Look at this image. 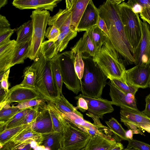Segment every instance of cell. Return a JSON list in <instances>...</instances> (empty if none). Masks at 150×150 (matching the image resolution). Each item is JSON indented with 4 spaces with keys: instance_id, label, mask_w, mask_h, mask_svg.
Returning <instances> with one entry per match:
<instances>
[{
    "instance_id": "44",
    "label": "cell",
    "mask_w": 150,
    "mask_h": 150,
    "mask_svg": "<svg viewBox=\"0 0 150 150\" xmlns=\"http://www.w3.org/2000/svg\"><path fill=\"white\" fill-rule=\"evenodd\" d=\"M32 141L33 140H28L18 144H14L9 142L11 143V150H33L30 144Z\"/></svg>"
},
{
    "instance_id": "26",
    "label": "cell",
    "mask_w": 150,
    "mask_h": 150,
    "mask_svg": "<svg viewBox=\"0 0 150 150\" xmlns=\"http://www.w3.org/2000/svg\"><path fill=\"white\" fill-rule=\"evenodd\" d=\"M15 30V29H14ZM17 32V44L28 40H31L33 34V25L32 20L24 23L19 27L15 29Z\"/></svg>"
},
{
    "instance_id": "19",
    "label": "cell",
    "mask_w": 150,
    "mask_h": 150,
    "mask_svg": "<svg viewBox=\"0 0 150 150\" xmlns=\"http://www.w3.org/2000/svg\"><path fill=\"white\" fill-rule=\"evenodd\" d=\"M16 44V41L13 40L0 46V72L10 68Z\"/></svg>"
},
{
    "instance_id": "62",
    "label": "cell",
    "mask_w": 150,
    "mask_h": 150,
    "mask_svg": "<svg viewBox=\"0 0 150 150\" xmlns=\"http://www.w3.org/2000/svg\"><path fill=\"white\" fill-rule=\"evenodd\" d=\"M123 150H137L136 149L134 148H131L127 147L126 148Z\"/></svg>"
},
{
    "instance_id": "34",
    "label": "cell",
    "mask_w": 150,
    "mask_h": 150,
    "mask_svg": "<svg viewBox=\"0 0 150 150\" xmlns=\"http://www.w3.org/2000/svg\"><path fill=\"white\" fill-rule=\"evenodd\" d=\"M105 122L118 139L120 140H129L126 137V131L115 119L112 117L108 121H106Z\"/></svg>"
},
{
    "instance_id": "43",
    "label": "cell",
    "mask_w": 150,
    "mask_h": 150,
    "mask_svg": "<svg viewBox=\"0 0 150 150\" xmlns=\"http://www.w3.org/2000/svg\"><path fill=\"white\" fill-rule=\"evenodd\" d=\"M15 30L11 28L0 32V46L6 43L11 40L10 38Z\"/></svg>"
},
{
    "instance_id": "36",
    "label": "cell",
    "mask_w": 150,
    "mask_h": 150,
    "mask_svg": "<svg viewBox=\"0 0 150 150\" xmlns=\"http://www.w3.org/2000/svg\"><path fill=\"white\" fill-rule=\"evenodd\" d=\"M40 54L49 59H52L58 53L56 50L55 42L46 40L41 46Z\"/></svg>"
},
{
    "instance_id": "54",
    "label": "cell",
    "mask_w": 150,
    "mask_h": 150,
    "mask_svg": "<svg viewBox=\"0 0 150 150\" xmlns=\"http://www.w3.org/2000/svg\"><path fill=\"white\" fill-rule=\"evenodd\" d=\"M123 146L122 144L120 142H117L109 150H123Z\"/></svg>"
},
{
    "instance_id": "5",
    "label": "cell",
    "mask_w": 150,
    "mask_h": 150,
    "mask_svg": "<svg viewBox=\"0 0 150 150\" xmlns=\"http://www.w3.org/2000/svg\"><path fill=\"white\" fill-rule=\"evenodd\" d=\"M71 7L60 9L55 15L50 16L48 24L58 28L60 33L55 41L57 52H61L67 47L69 41L76 37L77 32L71 25Z\"/></svg>"
},
{
    "instance_id": "47",
    "label": "cell",
    "mask_w": 150,
    "mask_h": 150,
    "mask_svg": "<svg viewBox=\"0 0 150 150\" xmlns=\"http://www.w3.org/2000/svg\"><path fill=\"white\" fill-rule=\"evenodd\" d=\"M124 124L129 129L132 130L133 134H139L145 136L142 132V130L138 125L131 122H126Z\"/></svg>"
},
{
    "instance_id": "9",
    "label": "cell",
    "mask_w": 150,
    "mask_h": 150,
    "mask_svg": "<svg viewBox=\"0 0 150 150\" xmlns=\"http://www.w3.org/2000/svg\"><path fill=\"white\" fill-rule=\"evenodd\" d=\"M59 59L63 83L69 90L77 95L81 91L80 81L75 71V57L71 51L59 54Z\"/></svg>"
},
{
    "instance_id": "45",
    "label": "cell",
    "mask_w": 150,
    "mask_h": 150,
    "mask_svg": "<svg viewBox=\"0 0 150 150\" xmlns=\"http://www.w3.org/2000/svg\"><path fill=\"white\" fill-rule=\"evenodd\" d=\"M10 72V69L6 71L1 78L0 79V87L4 89L7 92L9 91V84L8 82V78Z\"/></svg>"
},
{
    "instance_id": "11",
    "label": "cell",
    "mask_w": 150,
    "mask_h": 150,
    "mask_svg": "<svg viewBox=\"0 0 150 150\" xmlns=\"http://www.w3.org/2000/svg\"><path fill=\"white\" fill-rule=\"evenodd\" d=\"M142 38L133 55L135 66H146L150 65V23L142 21L139 17Z\"/></svg>"
},
{
    "instance_id": "28",
    "label": "cell",
    "mask_w": 150,
    "mask_h": 150,
    "mask_svg": "<svg viewBox=\"0 0 150 150\" xmlns=\"http://www.w3.org/2000/svg\"><path fill=\"white\" fill-rule=\"evenodd\" d=\"M47 107L51 117L54 132L62 133L64 123L59 113L57 108L50 100L47 102Z\"/></svg>"
},
{
    "instance_id": "2",
    "label": "cell",
    "mask_w": 150,
    "mask_h": 150,
    "mask_svg": "<svg viewBox=\"0 0 150 150\" xmlns=\"http://www.w3.org/2000/svg\"><path fill=\"white\" fill-rule=\"evenodd\" d=\"M84 70L80 80L81 91L83 95L101 98L108 78L91 57L82 55Z\"/></svg>"
},
{
    "instance_id": "63",
    "label": "cell",
    "mask_w": 150,
    "mask_h": 150,
    "mask_svg": "<svg viewBox=\"0 0 150 150\" xmlns=\"http://www.w3.org/2000/svg\"><path fill=\"white\" fill-rule=\"evenodd\" d=\"M43 150H51L50 148H48L45 147V149Z\"/></svg>"
},
{
    "instance_id": "12",
    "label": "cell",
    "mask_w": 150,
    "mask_h": 150,
    "mask_svg": "<svg viewBox=\"0 0 150 150\" xmlns=\"http://www.w3.org/2000/svg\"><path fill=\"white\" fill-rule=\"evenodd\" d=\"M123 77L129 84L138 88L149 87L150 65L146 66L136 65L126 70Z\"/></svg>"
},
{
    "instance_id": "30",
    "label": "cell",
    "mask_w": 150,
    "mask_h": 150,
    "mask_svg": "<svg viewBox=\"0 0 150 150\" xmlns=\"http://www.w3.org/2000/svg\"><path fill=\"white\" fill-rule=\"evenodd\" d=\"M42 134L43 140L40 145L48 148L51 150H57L60 148L62 133L53 132Z\"/></svg>"
},
{
    "instance_id": "29",
    "label": "cell",
    "mask_w": 150,
    "mask_h": 150,
    "mask_svg": "<svg viewBox=\"0 0 150 150\" xmlns=\"http://www.w3.org/2000/svg\"><path fill=\"white\" fill-rule=\"evenodd\" d=\"M50 60L52 76L57 88L58 96H59L62 94V89L63 83L59 66V54L50 59Z\"/></svg>"
},
{
    "instance_id": "64",
    "label": "cell",
    "mask_w": 150,
    "mask_h": 150,
    "mask_svg": "<svg viewBox=\"0 0 150 150\" xmlns=\"http://www.w3.org/2000/svg\"><path fill=\"white\" fill-rule=\"evenodd\" d=\"M149 87L150 88V82H149Z\"/></svg>"
},
{
    "instance_id": "10",
    "label": "cell",
    "mask_w": 150,
    "mask_h": 150,
    "mask_svg": "<svg viewBox=\"0 0 150 150\" xmlns=\"http://www.w3.org/2000/svg\"><path fill=\"white\" fill-rule=\"evenodd\" d=\"M82 97L87 102L88 109L86 115L91 117L93 120L94 124L98 126L103 125L99 118L103 119L104 114L112 112L114 110L112 106L111 101L101 98H94L86 96L80 94L75 97L76 100Z\"/></svg>"
},
{
    "instance_id": "60",
    "label": "cell",
    "mask_w": 150,
    "mask_h": 150,
    "mask_svg": "<svg viewBox=\"0 0 150 150\" xmlns=\"http://www.w3.org/2000/svg\"><path fill=\"white\" fill-rule=\"evenodd\" d=\"M30 145L32 148L33 149L37 146L39 145L37 142L34 141H32L30 143Z\"/></svg>"
},
{
    "instance_id": "16",
    "label": "cell",
    "mask_w": 150,
    "mask_h": 150,
    "mask_svg": "<svg viewBox=\"0 0 150 150\" xmlns=\"http://www.w3.org/2000/svg\"><path fill=\"white\" fill-rule=\"evenodd\" d=\"M99 15L98 8L95 6L92 0H89L77 27V32L86 31L97 25Z\"/></svg>"
},
{
    "instance_id": "38",
    "label": "cell",
    "mask_w": 150,
    "mask_h": 150,
    "mask_svg": "<svg viewBox=\"0 0 150 150\" xmlns=\"http://www.w3.org/2000/svg\"><path fill=\"white\" fill-rule=\"evenodd\" d=\"M48 100L45 98L31 99L18 103L15 106L20 110H22L37 105H45L47 103Z\"/></svg>"
},
{
    "instance_id": "52",
    "label": "cell",
    "mask_w": 150,
    "mask_h": 150,
    "mask_svg": "<svg viewBox=\"0 0 150 150\" xmlns=\"http://www.w3.org/2000/svg\"><path fill=\"white\" fill-rule=\"evenodd\" d=\"M145 100L146 103L145 108L142 112L150 118V93L146 97Z\"/></svg>"
},
{
    "instance_id": "61",
    "label": "cell",
    "mask_w": 150,
    "mask_h": 150,
    "mask_svg": "<svg viewBox=\"0 0 150 150\" xmlns=\"http://www.w3.org/2000/svg\"><path fill=\"white\" fill-rule=\"evenodd\" d=\"M45 148V146L42 145H38L33 150H43Z\"/></svg>"
},
{
    "instance_id": "33",
    "label": "cell",
    "mask_w": 150,
    "mask_h": 150,
    "mask_svg": "<svg viewBox=\"0 0 150 150\" xmlns=\"http://www.w3.org/2000/svg\"><path fill=\"white\" fill-rule=\"evenodd\" d=\"M29 124L4 129L0 132V148L8 143L11 139L20 131L27 127Z\"/></svg>"
},
{
    "instance_id": "51",
    "label": "cell",
    "mask_w": 150,
    "mask_h": 150,
    "mask_svg": "<svg viewBox=\"0 0 150 150\" xmlns=\"http://www.w3.org/2000/svg\"><path fill=\"white\" fill-rule=\"evenodd\" d=\"M97 25L108 36L109 33L106 23L103 18L99 15L98 17Z\"/></svg>"
},
{
    "instance_id": "32",
    "label": "cell",
    "mask_w": 150,
    "mask_h": 150,
    "mask_svg": "<svg viewBox=\"0 0 150 150\" xmlns=\"http://www.w3.org/2000/svg\"><path fill=\"white\" fill-rule=\"evenodd\" d=\"M21 110L15 106H10L9 104L0 108V131L3 130L5 124Z\"/></svg>"
},
{
    "instance_id": "18",
    "label": "cell",
    "mask_w": 150,
    "mask_h": 150,
    "mask_svg": "<svg viewBox=\"0 0 150 150\" xmlns=\"http://www.w3.org/2000/svg\"><path fill=\"white\" fill-rule=\"evenodd\" d=\"M120 113L121 121L124 123L131 122L138 125L144 123H150V118L139 110L120 107Z\"/></svg>"
},
{
    "instance_id": "7",
    "label": "cell",
    "mask_w": 150,
    "mask_h": 150,
    "mask_svg": "<svg viewBox=\"0 0 150 150\" xmlns=\"http://www.w3.org/2000/svg\"><path fill=\"white\" fill-rule=\"evenodd\" d=\"M103 72L110 80L123 81L126 71L124 65L120 61L112 51L103 45L93 57Z\"/></svg>"
},
{
    "instance_id": "37",
    "label": "cell",
    "mask_w": 150,
    "mask_h": 150,
    "mask_svg": "<svg viewBox=\"0 0 150 150\" xmlns=\"http://www.w3.org/2000/svg\"><path fill=\"white\" fill-rule=\"evenodd\" d=\"M110 83L117 89L126 94H131L135 96L138 88L133 86L126 82L117 79L110 80Z\"/></svg>"
},
{
    "instance_id": "35",
    "label": "cell",
    "mask_w": 150,
    "mask_h": 150,
    "mask_svg": "<svg viewBox=\"0 0 150 150\" xmlns=\"http://www.w3.org/2000/svg\"><path fill=\"white\" fill-rule=\"evenodd\" d=\"M31 108L21 110L10 120L5 124L3 130L22 125L26 116Z\"/></svg>"
},
{
    "instance_id": "4",
    "label": "cell",
    "mask_w": 150,
    "mask_h": 150,
    "mask_svg": "<svg viewBox=\"0 0 150 150\" xmlns=\"http://www.w3.org/2000/svg\"><path fill=\"white\" fill-rule=\"evenodd\" d=\"M47 10H34L30 16L33 22V34L27 57L35 61L40 56L41 46L44 42L46 29L50 18Z\"/></svg>"
},
{
    "instance_id": "55",
    "label": "cell",
    "mask_w": 150,
    "mask_h": 150,
    "mask_svg": "<svg viewBox=\"0 0 150 150\" xmlns=\"http://www.w3.org/2000/svg\"><path fill=\"white\" fill-rule=\"evenodd\" d=\"M142 130H144L150 133V123H144L139 125Z\"/></svg>"
},
{
    "instance_id": "23",
    "label": "cell",
    "mask_w": 150,
    "mask_h": 150,
    "mask_svg": "<svg viewBox=\"0 0 150 150\" xmlns=\"http://www.w3.org/2000/svg\"><path fill=\"white\" fill-rule=\"evenodd\" d=\"M89 1V0L72 1L71 6V25L76 31L78 25Z\"/></svg>"
},
{
    "instance_id": "27",
    "label": "cell",
    "mask_w": 150,
    "mask_h": 150,
    "mask_svg": "<svg viewBox=\"0 0 150 150\" xmlns=\"http://www.w3.org/2000/svg\"><path fill=\"white\" fill-rule=\"evenodd\" d=\"M50 101L54 103L57 109L62 113L74 112L83 117V115L67 100L63 94Z\"/></svg>"
},
{
    "instance_id": "42",
    "label": "cell",
    "mask_w": 150,
    "mask_h": 150,
    "mask_svg": "<svg viewBox=\"0 0 150 150\" xmlns=\"http://www.w3.org/2000/svg\"><path fill=\"white\" fill-rule=\"evenodd\" d=\"M127 147L134 148L137 150H150V145L139 141L129 140Z\"/></svg>"
},
{
    "instance_id": "41",
    "label": "cell",
    "mask_w": 150,
    "mask_h": 150,
    "mask_svg": "<svg viewBox=\"0 0 150 150\" xmlns=\"http://www.w3.org/2000/svg\"><path fill=\"white\" fill-rule=\"evenodd\" d=\"M60 33L59 29L54 25H50L46 30L45 37L50 41H55Z\"/></svg>"
},
{
    "instance_id": "13",
    "label": "cell",
    "mask_w": 150,
    "mask_h": 150,
    "mask_svg": "<svg viewBox=\"0 0 150 150\" xmlns=\"http://www.w3.org/2000/svg\"><path fill=\"white\" fill-rule=\"evenodd\" d=\"M42 98H45L36 89L19 87L16 85L9 90L6 98L0 103V108L12 103H19L28 100Z\"/></svg>"
},
{
    "instance_id": "14",
    "label": "cell",
    "mask_w": 150,
    "mask_h": 150,
    "mask_svg": "<svg viewBox=\"0 0 150 150\" xmlns=\"http://www.w3.org/2000/svg\"><path fill=\"white\" fill-rule=\"evenodd\" d=\"M29 125L33 131L42 134L54 132L47 103L41 107L38 116Z\"/></svg>"
},
{
    "instance_id": "39",
    "label": "cell",
    "mask_w": 150,
    "mask_h": 150,
    "mask_svg": "<svg viewBox=\"0 0 150 150\" xmlns=\"http://www.w3.org/2000/svg\"><path fill=\"white\" fill-rule=\"evenodd\" d=\"M75 57L74 66L76 73L80 80L82 79L84 70V63L82 54L78 52L74 55Z\"/></svg>"
},
{
    "instance_id": "31",
    "label": "cell",
    "mask_w": 150,
    "mask_h": 150,
    "mask_svg": "<svg viewBox=\"0 0 150 150\" xmlns=\"http://www.w3.org/2000/svg\"><path fill=\"white\" fill-rule=\"evenodd\" d=\"M24 78L22 82L17 85L19 87L36 89V71L31 65L26 67L24 70Z\"/></svg>"
},
{
    "instance_id": "49",
    "label": "cell",
    "mask_w": 150,
    "mask_h": 150,
    "mask_svg": "<svg viewBox=\"0 0 150 150\" xmlns=\"http://www.w3.org/2000/svg\"><path fill=\"white\" fill-rule=\"evenodd\" d=\"M77 107L82 112H85L88 109V105L87 101L83 98L80 97L76 99Z\"/></svg>"
},
{
    "instance_id": "53",
    "label": "cell",
    "mask_w": 150,
    "mask_h": 150,
    "mask_svg": "<svg viewBox=\"0 0 150 150\" xmlns=\"http://www.w3.org/2000/svg\"><path fill=\"white\" fill-rule=\"evenodd\" d=\"M8 92L4 89L0 88V103H1L6 98Z\"/></svg>"
},
{
    "instance_id": "56",
    "label": "cell",
    "mask_w": 150,
    "mask_h": 150,
    "mask_svg": "<svg viewBox=\"0 0 150 150\" xmlns=\"http://www.w3.org/2000/svg\"><path fill=\"white\" fill-rule=\"evenodd\" d=\"M137 2L142 5L143 7L150 6V0H136Z\"/></svg>"
},
{
    "instance_id": "1",
    "label": "cell",
    "mask_w": 150,
    "mask_h": 150,
    "mask_svg": "<svg viewBox=\"0 0 150 150\" xmlns=\"http://www.w3.org/2000/svg\"><path fill=\"white\" fill-rule=\"evenodd\" d=\"M122 1L107 0L98 9L108 28L109 47L124 64H134V53L125 34L119 11L118 5Z\"/></svg>"
},
{
    "instance_id": "22",
    "label": "cell",
    "mask_w": 150,
    "mask_h": 150,
    "mask_svg": "<svg viewBox=\"0 0 150 150\" xmlns=\"http://www.w3.org/2000/svg\"><path fill=\"white\" fill-rule=\"evenodd\" d=\"M42 134L33 131L29 124L27 127L13 137L9 142L14 144H18L28 140H33L40 145L42 144Z\"/></svg>"
},
{
    "instance_id": "46",
    "label": "cell",
    "mask_w": 150,
    "mask_h": 150,
    "mask_svg": "<svg viewBox=\"0 0 150 150\" xmlns=\"http://www.w3.org/2000/svg\"><path fill=\"white\" fill-rule=\"evenodd\" d=\"M126 3L134 13L140 14L142 12L143 7L136 0H129Z\"/></svg>"
},
{
    "instance_id": "48",
    "label": "cell",
    "mask_w": 150,
    "mask_h": 150,
    "mask_svg": "<svg viewBox=\"0 0 150 150\" xmlns=\"http://www.w3.org/2000/svg\"><path fill=\"white\" fill-rule=\"evenodd\" d=\"M139 15L142 21L150 23V6L144 7Z\"/></svg>"
},
{
    "instance_id": "6",
    "label": "cell",
    "mask_w": 150,
    "mask_h": 150,
    "mask_svg": "<svg viewBox=\"0 0 150 150\" xmlns=\"http://www.w3.org/2000/svg\"><path fill=\"white\" fill-rule=\"evenodd\" d=\"M118 9L125 34L134 54L142 38L139 14L134 13L124 0L119 4Z\"/></svg>"
},
{
    "instance_id": "40",
    "label": "cell",
    "mask_w": 150,
    "mask_h": 150,
    "mask_svg": "<svg viewBox=\"0 0 150 150\" xmlns=\"http://www.w3.org/2000/svg\"><path fill=\"white\" fill-rule=\"evenodd\" d=\"M43 105L32 107L26 116L22 125L30 124L34 121L38 116L41 107Z\"/></svg>"
},
{
    "instance_id": "59",
    "label": "cell",
    "mask_w": 150,
    "mask_h": 150,
    "mask_svg": "<svg viewBox=\"0 0 150 150\" xmlns=\"http://www.w3.org/2000/svg\"><path fill=\"white\" fill-rule=\"evenodd\" d=\"M8 3L7 0H0V8L4 6Z\"/></svg>"
},
{
    "instance_id": "8",
    "label": "cell",
    "mask_w": 150,
    "mask_h": 150,
    "mask_svg": "<svg viewBox=\"0 0 150 150\" xmlns=\"http://www.w3.org/2000/svg\"><path fill=\"white\" fill-rule=\"evenodd\" d=\"M62 120L64 126L62 133L60 148L64 150H84L91 135L78 127Z\"/></svg>"
},
{
    "instance_id": "20",
    "label": "cell",
    "mask_w": 150,
    "mask_h": 150,
    "mask_svg": "<svg viewBox=\"0 0 150 150\" xmlns=\"http://www.w3.org/2000/svg\"><path fill=\"white\" fill-rule=\"evenodd\" d=\"M115 139H108L98 134L91 136L84 150H109L116 144Z\"/></svg>"
},
{
    "instance_id": "3",
    "label": "cell",
    "mask_w": 150,
    "mask_h": 150,
    "mask_svg": "<svg viewBox=\"0 0 150 150\" xmlns=\"http://www.w3.org/2000/svg\"><path fill=\"white\" fill-rule=\"evenodd\" d=\"M31 65L36 71V89L49 100L57 97L58 91L52 76L50 59L41 54Z\"/></svg>"
},
{
    "instance_id": "50",
    "label": "cell",
    "mask_w": 150,
    "mask_h": 150,
    "mask_svg": "<svg viewBox=\"0 0 150 150\" xmlns=\"http://www.w3.org/2000/svg\"><path fill=\"white\" fill-rule=\"evenodd\" d=\"M9 22L6 17L1 15H0V32L10 28Z\"/></svg>"
},
{
    "instance_id": "57",
    "label": "cell",
    "mask_w": 150,
    "mask_h": 150,
    "mask_svg": "<svg viewBox=\"0 0 150 150\" xmlns=\"http://www.w3.org/2000/svg\"><path fill=\"white\" fill-rule=\"evenodd\" d=\"M133 134L132 131L131 129H129L126 132V137L129 140L133 139Z\"/></svg>"
},
{
    "instance_id": "24",
    "label": "cell",
    "mask_w": 150,
    "mask_h": 150,
    "mask_svg": "<svg viewBox=\"0 0 150 150\" xmlns=\"http://www.w3.org/2000/svg\"><path fill=\"white\" fill-rule=\"evenodd\" d=\"M86 32L93 44L96 52L103 45L109 43L108 37L97 25L92 27Z\"/></svg>"
},
{
    "instance_id": "17",
    "label": "cell",
    "mask_w": 150,
    "mask_h": 150,
    "mask_svg": "<svg viewBox=\"0 0 150 150\" xmlns=\"http://www.w3.org/2000/svg\"><path fill=\"white\" fill-rule=\"evenodd\" d=\"M109 95L112 100V105L120 107H127L137 110L138 109L135 96L131 94H126L122 92L111 83Z\"/></svg>"
},
{
    "instance_id": "21",
    "label": "cell",
    "mask_w": 150,
    "mask_h": 150,
    "mask_svg": "<svg viewBox=\"0 0 150 150\" xmlns=\"http://www.w3.org/2000/svg\"><path fill=\"white\" fill-rule=\"evenodd\" d=\"M74 55L77 52L87 54L89 56L93 57L96 53L95 47L85 32L83 36L77 42L71 50Z\"/></svg>"
},
{
    "instance_id": "15",
    "label": "cell",
    "mask_w": 150,
    "mask_h": 150,
    "mask_svg": "<svg viewBox=\"0 0 150 150\" xmlns=\"http://www.w3.org/2000/svg\"><path fill=\"white\" fill-rule=\"evenodd\" d=\"M60 0H14L13 6L20 10L34 9L52 11Z\"/></svg>"
},
{
    "instance_id": "25",
    "label": "cell",
    "mask_w": 150,
    "mask_h": 150,
    "mask_svg": "<svg viewBox=\"0 0 150 150\" xmlns=\"http://www.w3.org/2000/svg\"><path fill=\"white\" fill-rule=\"evenodd\" d=\"M31 40L16 44L14 53L10 67L17 64L24 62V60L27 58Z\"/></svg>"
},
{
    "instance_id": "58",
    "label": "cell",
    "mask_w": 150,
    "mask_h": 150,
    "mask_svg": "<svg viewBox=\"0 0 150 150\" xmlns=\"http://www.w3.org/2000/svg\"><path fill=\"white\" fill-rule=\"evenodd\" d=\"M11 143L9 142L0 148V150H11Z\"/></svg>"
}]
</instances>
